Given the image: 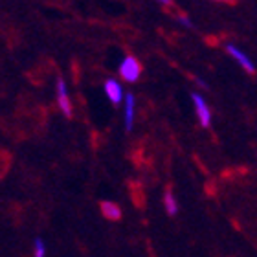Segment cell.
I'll list each match as a JSON object with an SVG mask.
<instances>
[{
	"instance_id": "cell-1",
	"label": "cell",
	"mask_w": 257,
	"mask_h": 257,
	"mask_svg": "<svg viewBox=\"0 0 257 257\" xmlns=\"http://www.w3.org/2000/svg\"><path fill=\"white\" fill-rule=\"evenodd\" d=\"M119 75L127 83H136L140 79V75H142V64H140V61L136 57H133V55H127L121 61V64H119Z\"/></svg>"
},
{
	"instance_id": "cell-7",
	"label": "cell",
	"mask_w": 257,
	"mask_h": 257,
	"mask_svg": "<svg viewBox=\"0 0 257 257\" xmlns=\"http://www.w3.org/2000/svg\"><path fill=\"white\" fill-rule=\"evenodd\" d=\"M134 123V96L133 94H125V128L133 131Z\"/></svg>"
},
{
	"instance_id": "cell-2",
	"label": "cell",
	"mask_w": 257,
	"mask_h": 257,
	"mask_svg": "<svg viewBox=\"0 0 257 257\" xmlns=\"http://www.w3.org/2000/svg\"><path fill=\"white\" fill-rule=\"evenodd\" d=\"M191 99H193V105H195V110H197L198 123L202 125L204 128H208L211 125V110H209L208 103L204 101V97L200 94H197V92L191 94Z\"/></svg>"
},
{
	"instance_id": "cell-10",
	"label": "cell",
	"mask_w": 257,
	"mask_h": 257,
	"mask_svg": "<svg viewBox=\"0 0 257 257\" xmlns=\"http://www.w3.org/2000/svg\"><path fill=\"white\" fill-rule=\"evenodd\" d=\"M178 22H180V24H184L186 28H193V22L189 21L186 15H178Z\"/></svg>"
},
{
	"instance_id": "cell-5",
	"label": "cell",
	"mask_w": 257,
	"mask_h": 257,
	"mask_svg": "<svg viewBox=\"0 0 257 257\" xmlns=\"http://www.w3.org/2000/svg\"><path fill=\"white\" fill-rule=\"evenodd\" d=\"M105 94L114 105H119L121 99H123V88L116 79H107L105 81Z\"/></svg>"
},
{
	"instance_id": "cell-6",
	"label": "cell",
	"mask_w": 257,
	"mask_h": 257,
	"mask_svg": "<svg viewBox=\"0 0 257 257\" xmlns=\"http://www.w3.org/2000/svg\"><path fill=\"white\" fill-rule=\"evenodd\" d=\"M101 213L105 219L108 220H119L121 219V209H119L118 204H114V202H101Z\"/></svg>"
},
{
	"instance_id": "cell-9",
	"label": "cell",
	"mask_w": 257,
	"mask_h": 257,
	"mask_svg": "<svg viewBox=\"0 0 257 257\" xmlns=\"http://www.w3.org/2000/svg\"><path fill=\"white\" fill-rule=\"evenodd\" d=\"M44 255H46V244H44V241L41 237H37L35 242H33V257H44Z\"/></svg>"
},
{
	"instance_id": "cell-8",
	"label": "cell",
	"mask_w": 257,
	"mask_h": 257,
	"mask_svg": "<svg viewBox=\"0 0 257 257\" xmlns=\"http://www.w3.org/2000/svg\"><path fill=\"white\" fill-rule=\"evenodd\" d=\"M164 206H166V211L169 217H175L178 213V202L171 189H166V193H164Z\"/></svg>"
},
{
	"instance_id": "cell-12",
	"label": "cell",
	"mask_w": 257,
	"mask_h": 257,
	"mask_svg": "<svg viewBox=\"0 0 257 257\" xmlns=\"http://www.w3.org/2000/svg\"><path fill=\"white\" fill-rule=\"evenodd\" d=\"M217 2H228V4H235V0H217Z\"/></svg>"
},
{
	"instance_id": "cell-3",
	"label": "cell",
	"mask_w": 257,
	"mask_h": 257,
	"mask_svg": "<svg viewBox=\"0 0 257 257\" xmlns=\"http://www.w3.org/2000/svg\"><path fill=\"white\" fill-rule=\"evenodd\" d=\"M57 103H59L61 112L66 116V118H72V101H70L68 90H66V85H64V79H57Z\"/></svg>"
},
{
	"instance_id": "cell-4",
	"label": "cell",
	"mask_w": 257,
	"mask_h": 257,
	"mask_svg": "<svg viewBox=\"0 0 257 257\" xmlns=\"http://www.w3.org/2000/svg\"><path fill=\"white\" fill-rule=\"evenodd\" d=\"M226 52L233 57V59L237 61V63L241 64L242 68L246 70L248 74H255V66H253V63L250 59H248V55L242 52V50H239L237 46H233V44H226Z\"/></svg>"
},
{
	"instance_id": "cell-11",
	"label": "cell",
	"mask_w": 257,
	"mask_h": 257,
	"mask_svg": "<svg viewBox=\"0 0 257 257\" xmlns=\"http://www.w3.org/2000/svg\"><path fill=\"white\" fill-rule=\"evenodd\" d=\"M158 2H160V4H164V6H169V4H171V0H158Z\"/></svg>"
}]
</instances>
